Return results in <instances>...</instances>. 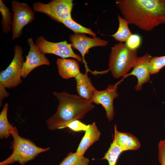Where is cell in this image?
Returning a JSON list of instances; mask_svg holds the SVG:
<instances>
[{"mask_svg":"<svg viewBox=\"0 0 165 165\" xmlns=\"http://www.w3.org/2000/svg\"><path fill=\"white\" fill-rule=\"evenodd\" d=\"M74 6L72 0H53L47 4L37 2L33 4L35 12L46 14L59 22L72 19L71 12Z\"/></svg>","mask_w":165,"mask_h":165,"instance_id":"cell-6","label":"cell"},{"mask_svg":"<svg viewBox=\"0 0 165 165\" xmlns=\"http://www.w3.org/2000/svg\"><path fill=\"white\" fill-rule=\"evenodd\" d=\"M165 66V56L152 57L150 62V74L157 73Z\"/></svg>","mask_w":165,"mask_h":165,"instance_id":"cell-23","label":"cell"},{"mask_svg":"<svg viewBox=\"0 0 165 165\" xmlns=\"http://www.w3.org/2000/svg\"><path fill=\"white\" fill-rule=\"evenodd\" d=\"M69 40L71 42L72 47L77 50L81 53L82 57V61L85 64L86 72H91V71L88 68L85 60V55L89 52L90 48L97 46H105L108 43L106 40L97 37L92 38L88 37L84 34H71L69 35Z\"/></svg>","mask_w":165,"mask_h":165,"instance_id":"cell-10","label":"cell"},{"mask_svg":"<svg viewBox=\"0 0 165 165\" xmlns=\"http://www.w3.org/2000/svg\"><path fill=\"white\" fill-rule=\"evenodd\" d=\"M56 64L59 75L64 79L74 78L80 72L79 64L75 60L58 58Z\"/></svg>","mask_w":165,"mask_h":165,"instance_id":"cell-15","label":"cell"},{"mask_svg":"<svg viewBox=\"0 0 165 165\" xmlns=\"http://www.w3.org/2000/svg\"><path fill=\"white\" fill-rule=\"evenodd\" d=\"M0 12L2 16V31L4 33H8L12 29L13 14L10 12L9 8L5 5L2 0H0Z\"/></svg>","mask_w":165,"mask_h":165,"instance_id":"cell-19","label":"cell"},{"mask_svg":"<svg viewBox=\"0 0 165 165\" xmlns=\"http://www.w3.org/2000/svg\"><path fill=\"white\" fill-rule=\"evenodd\" d=\"M90 125H86L79 120H75L67 124L65 128L68 127L75 132L85 131L89 128Z\"/></svg>","mask_w":165,"mask_h":165,"instance_id":"cell-25","label":"cell"},{"mask_svg":"<svg viewBox=\"0 0 165 165\" xmlns=\"http://www.w3.org/2000/svg\"><path fill=\"white\" fill-rule=\"evenodd\" d=\"M53 94L58 100L59 104L56 112L46 121V126L50 130L63 128L68 123L83 119L95 107L90 101L79 95L66 91L54 92Z\"/></svg>","mask_w":165,"mask_h":165,"instance_id":"cell-2","label":"cell"},{"mask_svg":"<svg viewBox=\"0 0 165 165\" xmlns=\"http://www.w3.org/2000/svg\"><path fill=\"white\" fill-rule=\"evenodd\" d=\"M152 57L147 53L142 57H138L133 68V70L123 78L130 75L136 76L138 81L135 88L137 91H140L142 89L143 84L148 82L150 80V62Z\"/></svg>","mask_w":165,"mask_h":165,"instance_id":"cell-12","label":"cell"},{"mask_svg":"<svg viewBox=\"0 0 165 165\" xmlns=\"http://www.w3.org/2000/svg\"><path fill=\"white\" fill-rule=\"evenodd\" d=\"M137 50L130 49L126 44L119 42L111 47L109 57L108 69L114 78L124 77L133 68L138 58Z\"/></svg>","mask_w":165,"mask_h":165,"instance_id":"cell-4","label":"cell"},{"mask_svg":"<svg viewBox=\"0 0 165 165\" xmlns=\"http://www.w3.org/2000/svg\"><path fill=\"white\" fill-rule=\"evenodd\" d=\"M123 152L113 140L108 150L101 159L107 160L109 165H116L119 156Z\"/></svg>","mask_w":165,"mask_h":165,"instance_id":"cell-21","label":"cell"},{"mask_svg":"<svg viewBox=\"0 0 165 165\" xmlns=\"http://www.w3.org/2000/svg\"><path fill=\"white\" fill-rule=\"evenodd\" d=\"M35 44L38 49L44 54H53L62 58L72 57L80 62L82 61V58L74 52L71 44L66 41L54 42L48 41L43 36H40Z\"/></svg>","mask_w":165,"mask_h":165,"instance_id":"cell-8","label":"cell"},{"mask_svg":"<svg viewBox=\"0 0 165 165\" xmlns=\"http://www.w3.org/2000/svg\"><path fill=\"white\" fill-rule=\"evenodd\" d=\"M14 55L12 62L0 73V85L8 88L16 87L21 83V70L24 62L22 47L16 44L14 48Z\"/></svg>","mask_w":165,"mask_h":165,"instance_id":"cell-5","label":"cell"},{"mask_svg":"<svg viewBox=\"0 0 165 165\" xmlns=\"http://www.w3.org/2000/svg\"><path fill=\"white\" fill-rule=\"evenodd\" d=\"M125 42L126 46L130 49L137 50L141 44L142 38L138 34H132Z\"/></svg>","mask_w":165,"mask_h":165,"instance_id":"cell-24","label":"cell"},{"mask_svg":"<svg viewBox=\"0 0 165 165\" xmlns=\"http://www.w3.org/2000/svg\"><path fill=\"white\" fill-rule=\"evenodd\" d=\"M123 79L114 84H109L106 88L102 91L95 90L90 102L96 105L100 104L105 108L106 117L109 121L114 116V99L119 96L117 93L118 86Z\"/></svg>","mask_w":165,"mask_h":165,"instance_id":"cell-9","label":"cell"},{"mask_svg":"<svg viewBox=\"0 0 165 165\" xmlns=\"http://www.w3.org/2000/svg\"><path fill=\"white\" fill-rule=\"evenodd\" d=\"M89 160L76 152L69 153L59 165H88Z\"/></svg>","mask_w":165,"mask_h":165,"instance_id":"cell-22","label":"cell"},{"mask_svg":"<svg viewBox=\"0 0 165 165\" xmlns=\"http://www.w3.org/2000/svg\"><path fill=\"white\" fill-rule=\"evenodd\" d=\"M4 86L0 85V106L2 105L3 100L5 98L8 97L9 95V93L7 92Z\"/></svg>","mask_w":165,"mask_h":165,"instance_id":"cell-27","label":"cell"},{"mask_svg":"<svg viewBox=\"0 0 165 165\" xmlns=\"http://www.w3.org/2000/svg\"><path fill=\"white\" fill-rule=\"evenodd\" d=\"M13 138L11 148L13 152L8 158L0 163V165H8L17 162L25 165L34 159L39 154L48 151L50 147L42 148L37 146L30 140L20 137L16 128L14 127L10 132Z\"/></svg>","mask_w":165,"mask_h":165,"instance_id":"cell-3","label":"cell"},{"mask_svg":"<svg viewBox=\"0 0 165 165\" xmlns=\"http://www.w3.org/2000/svg\"><path fill=\"white\" fill-rule=\"evenodd\" d=\"M64 24L66 27L72 30L74 33L87 34L96 37V34L91 28H86L76 22L72 19L65 20L59 22Z\"/></svg>","mask_w":165,"mask_h":165,"instance_id":"cell-20","label":"cell"},{"mask_svg":"<svg viewBox=\"0 0 165 165\" xmlns=\"http://www.w3.org/2000/svg\"><path fill=\"white\" fill-rule=\"evenodd\" d=\"M116 4L129 24L143 31L165 24V0H117Z\"/></svg>","mask_w":165,"mask_h":165,"instance_id":"cell-1","label":"cell"},{"mask_svg":"<svg viewBox=\"0 0 165 165\" xmlns=\"http://www.w3.org/2000/svg\"><path fill=\"white\" fill-rule=\"evenodd\" d=\"M114 129L113 140L124 151L136 150L140 148V142L136 137L129 133L119 131L116 125H114Z\"/></svg>","mask_w":165,"mask_h":165,"instance_id":"cell-13","label":"cell"},{"mask_svg":"<svg viewBox=\"0 0 165 165\" xmlns=\"http://www.w3.org/2000/svg\"><path fill=\"white\" fill-rule=\"evenodd\" d=\"M158 147L159 161L161 165H165V140H160Z\"/></svg>","mask_w":165,"mask_h":165,"instance_id":"cell-26","label":"cell"},{"mask_svg":"<svg viewBox=\"0 0 165 165\" xmlns=\"http://www.w3.org/2000/svg\"><path fill=\"white\" fill-rule=\"evenodd\" d=\"M88 72L84 74L80 72L75 77L78 95L83 99L90 101L96 89L88 76Z\"/></svg>","mask_w":165,"mask_h":165,"instance_id":"cell-14","label":"cell"},{"mask_svg":"<svg viewBox=\"0 0 165 165\" xmlns=\"http://www.w3.org/2000/svg\"><path fill=\"white\" fill-rule=\"evenodd\" d=\"M27 42L30 46V50L22 68L21 77L24 78H26L29 73L37 67L42 65H50L49 59L45 54L38 49L32 38H28Z\"/></svg>","mask_w":165,"mask_h":165,"instance_id":"cell-11","label":"cell"},{"mask_svg":"<svg viewBox=\"0 0 165 165\" xmlns=\"http://www.w3.org/2000/svg\"><path fill=\"white\" fill-rule=\"evenodd\" d=\"M117 18L119 23L118 29L115 33L111 36L119 42H125L132 34L129 29V24L127 21L119 14Z\"/></svg>","mask_w":165,"mask_h":165,"instance_id":"cell-17","label":"cell"},{"mask_svg":"<svg viewBox=\"0 0 165 165\" xmlns=\"http://www.w3.org/2000/svg\"><path fill=\"white\" fill-rule=\"evenodd\" d=\"M164 123H165V122H164Z\"/></svg>","mask_w":165,"mask_h":165,"instance_id":"cell-28","label":"cell"},{"mask_svg":"<svg viewBox=\"0 0 165 165\" xmlns=\"http://www.w3.org/2000/svg\"><path fill=\"white\" fill-rule=\"evenodd\" d=\"M10 2L13 12L12 30L14 40L21 35L23 28L33 20L35 14L28 4L16 0Z\"/></svg>","mask_w":165,"mask_h":165,"instance_id":"cell-7","label":"cell"},{"mask_svg":"<svg viewBox=\"0 0 165 165\" xmlns=\"http://www.w3.org/2000/svg\"><path fill=\"white\" fill-rule=\"evenodd\" d=\"M9 107L8 103L5 104L0 113V138H7L10 132L14 127L9 123L7 118V111Z\"/></svg>","mask_w":165,"mask_h":165,"instance_id":"cell-18","label":"cell"},{"mask_svg":"<svg viewBox=\"0 0 165 165\" xmlns=\"http://www.w3.org/2000/svg\"><path fill=\"white\" fill-rule=\"evenodd\" d=\"M101 133L96 123L94 122L90 124L89 128L85 131V134L82 138L76 152L80 156L84 155L88 148L100 138Z\"/></svg>","mask_w":165,"mask_h":165,"instance_id":"cell-16","label":"cell"}]
</instances>
